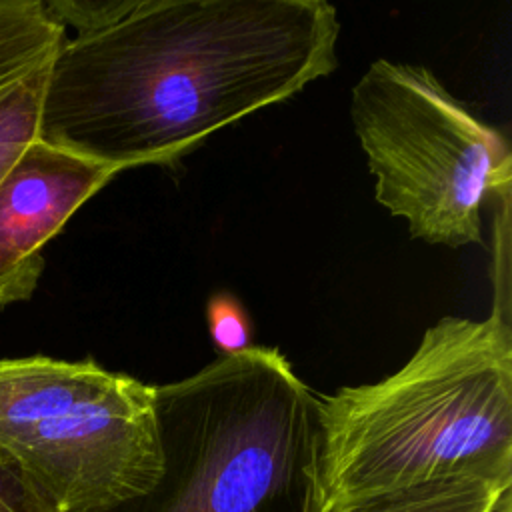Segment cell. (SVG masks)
Instances as JSON below:
<instances>
[{
	"mask_svg": "<svg viewBox=\"0 0 512 512\" xmlns=\"http://www.w3.org/2000/svg\"><path fill=\"white\" fill-rule=\"evenodd\" d=\"M510 488L474 476L444 478L372 494L334 512H494Z\"/></svg>",
	"mask_w": 512,
	"mask_h": 512,
	"instance_id": "obj_8",
	"label": "cell"
},
{
	"mask_svg": "<svg viewBox=\"0 0 512 512\" xmlns=\"http://www.w3.org/2000/svg\"><path fill=\"white\" fill-rule=\"evenodd\" d=\"M322 402L326 510L414 484L474 476L512 486V330L444 316L394 374Z\"/></svg>",
	"mask_w": 512,
	"mask_h": 512,
	"instance_id": "obj_2",
	"label": "cell"
},
{
	"mask_svg": "<svg viewBox=\"0 0 512 512\" xmlns=\"http://www.w3.org/2000/svg\"><path fill=\"white\" fill-rule=\"evenodd\" d=\"M326 0H136L52 60L38 140L116 172L172 164L338 66Z\"/></svg>",
	"mask_w": 512,
	"mask_h": 512,
	"instance_id": "obj_1",
	"label": "cell"
},
{
	"mask_svg": "<svg viewBox=\"0 0 512 512\" xmlns=\"http://www.w3.org/2000/svg\"><path fill=\"white\" fill-rule=\"evenodd\" d=\"M136 0H48V16L64 30L70 26L76 36L98 32L134 8Z\"/></svg>",
	"mask_w": 512,
	"mask_h": 512,
	"instance_id": "obj_10",
	"label": "cell"
},
{
	"mask_svg": "<svg viewBox=\"0 0 512 512\" xmlns=\"http://www.w3.org/2000/svg\"><path fill=\"white\" fill-rule=\"evenodd\" d=\"M0 512H60L20 464L0 448Z\"/></svg>",
	"mask_w": 512,
	"mask_h": 512,
	"instance_id": "obj_11",
	"label": "cell"
},
{
	"mask_svg": "<svg viewBox=\"0 0 512 512\" xmlns=\"http://www.w3.org/2000/svg\"><path fill=\"white\" fill-rule=\"evenodd\" d=\"M206 326L218 356L252 348V322L244 304L230 292H214L206 302Z\"/></svg>",
	"mask_w": 512,
	"mask_h": 512,
	"instance_id": "obj_9",
	"label": "cell"
},
{
	"mask_svg": "<svg viewBox=\"0 0 512 512\" xmlns=\"http://www.w3.org/2000/svg\"><path fill=\"white\" fill-rule=\"evenodd\" d=\"M350 96L376 200L416 240L482 244L484 204L510 190L508 138L424 66L374 60Z\"/></svg>",
	"mask_w": 512,
	"mask_h": 512,
	"instance_id": "obj_5",
	"label": "cell"
},
{
	"mask_svg": "<svg viewBox=\"0 0 512 512\" xmlns=\"http://www.w3.org/2000/svg\"><path fill=\"white\" fill-rule=\"evenodd\" d=\"M118 172L34 140L0 178V310L28 300L44 270V246Z\"/></svg>",
	"mask_w": 512,
	"mask_h": 512,
	"instance_id": "obj_6",
	"label": "cell"
},
{
	"mask_svg": "<svg viewBox=\"0 0 512 512\" xmlns=\"http://www.w3.org/2000/svg\"><path fill=\"white\" fill-rule=\"evenodd\" d=\"M494 512H512V488L500 496Z\"/></svg>",
	"mask_w": 512,
	"mask_h": 512,
	"instance_id": "obj_12",
	"label": "cell"
},
{
	"mask_svg": "<svg viewBox=\"0 0 512 512\" xmlns=\"http://www.w3.org/2000/svg\"><path fill=\"white\" fill-rule=\"evenodd\" d=\"M0 448L60 512L146 494L162 474L154 386L92 358H0Z\"/></svg>",
	"mask_w": 512,
	"mask_h": 512,
	"instance_id": "obj_4",
	"label": "cell"
},
{
	"mask_svg": "<svg viewBox=\"0 0 512 512\" xmlns=\"http://www.w3.org/2000/svg\"><path fill=\"white\" fill-rule=\"evenodd\" d=\"M162 474L94 512H328L322 402L278 348L218 356L154 386Z\"/></svg>",
	"mask_w": 512,
	"mask_h": 512,
	"instance_id": "obj_3",
	"label": "cell"
},
{
	"mask_svg": "<svg viewBox=\"0 0 512 512\" xmlns=\"http://www.w3.org/2000/svg\"><path fill=\"white\" fill-rule=\"evenodd\" d=\"M64 32L44 0H0V178L38 138L46 78Z\"/></svg>",
	"mask_w": 512,
	"mask_h": 512,
	"instance_id": "obj_7",
	"label": "cell"
}]
</instances>
